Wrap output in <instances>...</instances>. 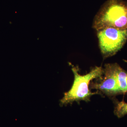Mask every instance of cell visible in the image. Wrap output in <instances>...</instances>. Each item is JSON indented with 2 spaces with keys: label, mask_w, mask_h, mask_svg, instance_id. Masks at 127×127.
Here are the masks:
<instances>
[{
  "label": "cell",
  "mask_w": 127,
  "mask_h": 127,
  "mask_svg": "<svg viewBox=\"0 0 127 127\" xmlns=\"http://www.w3.org/2000/svg\"><path fill=\"white\" fill-rule=\"evenodd\" d=\"M93 27L96 31L108 27L127 30V1L107 0L94 17Z\"/></svg>",
  "instance_id": "6da1fadb"
},
{
  "label": "cell",
  "mask_w": 127,
  "mask_h": 127,
  "mask_svg": "<svg viewBox=\"0 0 127 127\" xmlns=\"http://www.w3.org/2000/svg\"><path fill=\"white\" fill-rule=\"evenodd\" d=\"M70 64L74 74V81L70 89L64 93L63 97L60 100L62 106L75 101H90L92 95L99 93L98 92L93 93L90 91L89 85L90 82L93 79H101L104 72L103 68L101 67L95 66L88 73L81 75L79 73V69L78 67Z\"/></svg>",
  "instance_id": "7a4b0ae2"
},
{
  "label": "cell",
  "mask_w": 127,
  "mask_h": 127,
  "mask_svg": "<svg viewBox=\"0 0 127 127\" xmlns=\"http://www.w3.org/2000/svg\"><path fill=\"white\" fill-rule=\"evenodd\" d=\"M96 32L99 47L104 58L116 55L127 41V29L108 27Z\"/></svg>",
  "instance_id": "3957f363"
},
{
  "label": "cell",
  "mask_w": 127,
  "mask_h": 127,
  "mask_svg": "<svg viewBox=\"0 0 127 127\" xmlns=\"http://www.w3.org/2000/svg\"><path fill=\"white\" fill-rule=\"evenodd\" d=\"M103 75L98 82H92L91 88L99 91L109 96L121 94L116 76L114 63L106 64L103 68Z\"/></svg>",
  "instance_id": "277c9868"
},
{
  "label": "cell",
  "mask_w": 127,
  "mask_h": 127,
  "mask_svg": "<svg viewBox=\"0 0 127 127\" xmlns=\"http://www.w3.org/2000/svg\"><path fill=\"white\" fill-rule=\"evenodd\" d=\"M118 83L121 94L127 93V71L117 63H114Z\"/></svg>",
  "instance_id": "5b68a950"
},
{
  "label": "cell",
  "mask_w": 127,
  "mask_h": 127,
  "mask_svg": "<svg viewBox=\"0 0 127 127\" xmlns=\"http://www.w3.org/2000/svg\"><path fill=\"white\" fill-rule=\"evenodd\" d=\"M114 113L119 118L127 114V103L124 101L119 102L114 108Z\"/></svg>",
  "instance_id": "8992f818"
}]
</instances>
